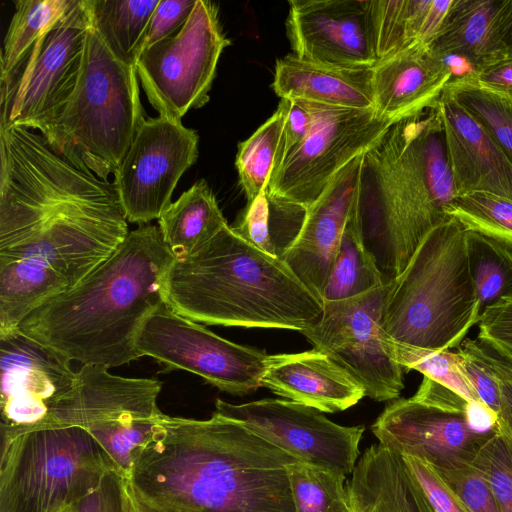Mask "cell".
Wrapping results in <instances>:
<instances>
[{
    "instance_id": "18",
    "label": "cell",
    "mask_w": 512,
    "mask_h": 512,
    "mask_svg": "<svg viewBox=\"0 0 512 512\" xmlns=\"http://www.w3.org/2000/svg\"><path fill=\"white\" fill-rule=\"evenodd\" d=\"M286 31L300 59L345 67L377 64L370 0H292Z\"/></svg>"
},
{
    "instance_id": "38",
    "label": "cell",
    "mask_w": 512,
    "mask_h": 512,
    "mask_svg": "<svg viewBox=\"0 0 512 512\" xmlns=\"http://www.w3.org/2000/svg\"><path fill=\"white\" fill-rule=\"evenodd\" d=\"M384 342L392 357L403 368L422 373L450 388L469 402L480 401L462 373L458 352L406 347L390 341L385 335Z\"/></svg>"
},
{
    "instance_id": "51",
    "label": "cell",
    "mask_w": 512,
    "mask_h": 512,
    "mask_svg": "<svg viewBox=\"0 0 512 512\" xmlns=\"http://www.w3.org/2000/svg\"><path fill=\"white\" fill-rule=\"evenodd\" d=\"M495 375V374H494ZM500 388V410L498 413V431L512 443V382L495 375Z\"/></svg>"
},
{
    "instance_id": "46",
    "label": "cell",
    "mask_w": 512,
    "mask_h": 512,
    "mask_svg": "<svg viewBox=\"0 0 512 512\" xmlns=\"http://www.w3.org/2000/svg\"><path fill=\"white\" fill-rule=\"evenodd\" d=\"M459 364L479 400L496 414L500 410V388L496 376L477 358L458 348Z\"/></svg>"
},
{
    "instance_id": "20",
    "label": "cell",
    "mask_w": 512,
    "mask_h": 512,
    "mask_svg": "<svg viewBox=\"0 0 512 512\" xmlns=\"http://www.w3.org/2000/svg\"><path fill=\"white\" fill-rule=\"evenodd\" d=\"M364 153L342 168L307 209L299 234L281 258L322 302L346 221L359 194Z\"/></svg>"
},
{
    "instance_id": "40",
    "label": "cell",
    "mask_w": 512,
    "mask_h": 512,
    "mask_svg": "<svg viewBox=\"0 0 512 512\" xmlns=\"http://www.w3.org/2000/svg\"><path fill=\"white\" fill-rule=\"evenodd\" d=\"M470 512H499L491 486L472 464L436 469Z\"/></svg>"
},
{
    "instance_id": "36",
    "label": "cell",
    "mask_w": 512,
    "mask_h": 512,
    "mask_svg": "<svg viewBox=\"0 0 512 512\" xmlns=\"http://www.w3.org/2000/svg\"><path fill=\"white\" fill-rule=\"evenodd\" d=\"M444 92L485 128L512 163V100L465 79L451 80Z\"/></svg>"
},
{
    "instance_id": "12",
    "label": "cell",
    "mask_w": 512,
    "mask_h": 512,
    "mask_svg": "<svg viewBox=\"0 0 512 512\" xmlns=\"http://www.w3.org/2000/svg\"><path fill=\"white\" fill-rule=\"evenodd\" d=\"M307 103L313 117L310 132L271 175L266 188L270 195L306 209L342 168L396 123L374 110Z\"/></svg>"
},
{
    "instance_id": "3",
    "label": "cell",
    "mask_w": 512,
    "mask_h": 512,
    "mask_svg": "<svg viewBox=\"0 0 512 512\" xmlns=\"http://www.w3.org/2000/svg\"><path fill=\"white\" fill-rule=\"evenodd\" d=\"M176 257L157 225L128 232L76 286L46 301L18 329L82 365L118 367L140 356L137 335L164 305V280Z\"/></svg>"
},
{
    "instance_id": "52",
    "label": "cell",
    "mask_w": 512,
    "mask_h": 512,
    "mask_svg": "<svg viewBox=\"0 0 512 512\" xmlns=\"http://www.w3.org/2000/svg\"><path fill=\"white\" fill-rule=\"evenodd\" d=\"M127 494L130 512H165L140 495L130 484L129 480L127 486Z\"/></svg>"
},
{
    "instance_id": "7",
    "label": "cell",
    "mask_w": 512,
    "mask_h": 512,
    "mask_svg": "<svg viewBox=\"0 0 512 512\" xmlns=\"http://www.w3.org/2000/svg\"><path fill=\"white\" fill-rule=\"evenodd\" d=\"M413 116L391 125L363 157L359 184L363 235L384 284L404 271L428 233L448 217L433 204L424 180L413 139Z\"/></svg>"
},
{
    "instance_id": "17",
    "label": "cell",
    "mask_w": 512,
    "mask_h": 512,
    "mask_svg": "<svg viewBox=\"0 0 512 512\" xmlns=\"http://www.w3.org/2000/svg\"><path fill=\"white\" fill-rule=\"evenodd\" d=\"M1 430L53 426L77 384L71 361L19 329L0 335Z\"/></svg>"
},
{
    "instance_id": "25",
    "label": "cell",
    "mask_w": 512,
    "mask_h": 512,
    "mask_svg": "<svg viewBox=\"0 0 512 512\" xmlns=\"http://www.w3.org/2000/svg\"><path fill=\"white\" fill-rule=\"evenodd\" d=\"M351 512H435L402 455L368 447L347 481Z\"/></svg>"
},
{
    "instance_id": "47",
    "label": "cell",
    "mask_w": 512,
    "mask_h": 512,
    "mask_svg": "<svg viewBox=\"0 0 512 512\" xmlns=\"http://www.w3.org/2000/svg\"><path fill=\"white\" fill-rule=\"evenodd\" d=\"M478 338L512 354V298L486 310L478 322Z\"/></svg>"
},
{
    "instance_id": "49",
    "label": "cell",
    "mask_w": 512,
    "mask_h": 512,
    "mask_svg": "<svg viewBox=\"0 0 512 512\" xmlns=\"http://www.w3.org/2000/svg\"><path fill=\"white\" fill-rule=\"evenodd\" d=\"M496 53L512 56V0H498L493 30V54Z\"/></svg>"
},
{
    "instance_id": "2",
    "label": "cell",
    "mask_w": 512,
    "mask_h": 512,
    "mask_svg": "<svg viewBox=\"0 0 512 512\" xmlns=\"http://www.w3.org/2000/svg\"><path fill=\"white\" fill-rule=\"evenodd\" d=\"M295 461L217 412L162 414L128 480L165 512H296L287 473Z\"/></svg>"
},
{
    "instance_id": "14",
    "label": "cell",
    "mask_w": 512,
    "mask_h": 512,
    "mask_svg": "<svg viewBox=\"0 0 512 512\" xmlns=\"http://www.w3.org/2000/svg\"><path fill=\"white\" fill-rule=\"evenodd\" d=\"M387 284L362 294L323 302L319 321L302 333L314 349L328 355L360 383L375 401L398 398L403 367L384 342L381 314Z\"/></svg>"
},
{
    "instance_id": "19",
    "label": "cell",
    "mask_w": 512,
    "mask_h": 512,
    "mask_svg": "<svg viewBox=\"0 0 512 512\" xmlns=\"http://www.w3.org/2000/svg\"><path fill=\"white\" fill-rule=\"evenodd\" d=\"M371 430L380 444L424 459L435 469L471 463L492 435L474 433L463 413L445 411L412 397L387 405Z\"/></svg>"
},
{
    "instance_id": "11",
    "label": "cell",
    "mask_w": 512,
    "mask_h": 512,
    "mask_svg": "<svg viewBox=\"0 0 512 512\" xmlns=\"http://www.w3.org/2000/svg\"><path fill=\"white\" fill-rule=\"evenodd\" d=\"M228 45L218 8L197 0L179 30L139 55L135 63L139 82L160 117L181 121L189 109L209 101L218 60Z\"/></svg>"
},
{
    "instance_id": "13",
    "label": "cell",
    "mask_w": 512,
    "mask_h": 512,
    "mask_svg": "<svg viewBox=\"0 0 512 512\" xmlns=\"http://www.w3.org/2000/svg\"><path fill=\"white\" fill-rule=\"evenodd\" d=\"M139 356H150L164 371L182 369L221 391L244 395L261 387L269 354L224 339L165 304L143 323L136 339Z\"/></svg>"
},
{
    "instance_id": "50",
    "label": "cell",
    "mask_w": 512,
    "mask_h": 512,
    "mask_svg": "<svg viewBox=\"0 0 512 512\" xmlns=\"http://www.w3.org/2000/svg\"><path fill=\"white\" fill-rule=\"evenodd\" d=\"M465 418L470 429L478 435H491L497 430L498 414L481 401L468 402Z\"/></svg>"
},
{
    "instance_id": "43",
    "label": "cell",
    "mask_w": 512,
    "mask_h": 512,
    "mask_svg": "<svg viewBox=\"0 0 512 512\" xmlns=\"http://www.w3.org/2000/svg\"><path fill=\"white\" fill-rule=\"evenodd\" d=\"M196 1L160 0L150 18L137 58L144 50L179 30L191 15Z\"/></svg>"
},
{
    "instance_id": "29",
    "label": "cell",
    "mask_w": 512,
    "mask_h": 512,
    "mask_svg": "<svg viewBox=\"0 0 512 512\" xmlns=\"http://www.w3.org/2000/svg\"><path fill=\"white\" fill-rule=\"evenodd\" d=\"M307 209L272 196L264 188L231 228L266 254L282 258L303 225Z\"/></svg>"
},
{
    "instance_id": "23",
    "label": "cell",
    "mask_w": 512,
    "mask_h": 512,
    "mask_svg": "<svg viewBox=\"0 0 512 512\" xmlns=\"http://www.w3.org/2000/svg\"><path fill=\"white\" fill-rule=\"evenodd\" d=\"M451 79L442 58L413 47L373 67L374 111L397 122L436 108Z\"/></svg>"
},
{
    "instance_id": "48",
    "label": "cell",
    "mask_w": 512,
    "mask_h": 512,
    "mask_svg": "<svg viewBox=\"0 0 512 512\" xmlns=\"http://www.w3.org/2000/svg\"><path fill=\"white\" fill-rule=\"evenodd\" d=\"M414 400L449 412L463 413L469 401L450 388L424 376Z\"/></svg>"
},
{
    "instance_id": "5",
    "label": "cell",
    "mask_w": 512,
    "mask_h": 512,
    "mask_svg": "<svg viewBox=\"0 0 512 512\" xmlns=\"http://www.w3.org/2000/svg\"><path fill=\"white\" fill-rule=\"evenodd\" d=\"M466 230L447 217L424 238L404 271L387 284L381 327L411 348H459L479 310L469 270Z\"/></svg>"
},
{
    "instance_id": "6",
    "label": "cell",
    "mask_w": 512,
    "mask_h": 512,
    "mask_svg": "<svg viewBox=\"0 0 512 512\" xmlns=\"http://www.w3.org/2000/svg\"><path fill=\"white\" fill-rule=\"evenodd\" d=\"M145 120L135 65L114 55L91 18L77 86L43 138L76 168L108 180Z\"/></svg>"
},
{
    "instance_id": "1",
    "label": "cell",
    "mask_w": 512,
    "mask_h": 512,
    "mask_svg": "<svg viewBox=\"0 0 512 512\" xmlns=\"http://www.w3.org/2000/svg\"><path fill=\"white\" fill-rule=\"evenodd\" d=\"M114 182L86 173L26 128L0 138V335L76 286L128 234Z\"/></svg>"
},
{
    "instance_id": "27",
    "label": "cell",
    "mask_w": 512,
    "mask_h": 512,
    "mask_svg": "<svg viewBox=\"0 0 512 512\" xmlns=\"http://www.w3.org/2000/svg\"><path fill=\"white\" fill-rule=\"evenodd\" d=\"M158 226L176 259L197 252L228 226L205 180L196 182L162 213Z\"/></svg>"
},
{
    "instance_id": "16",
    "label": "cell",
    "mask_w": 512,
    "mask_h": 512,
    "mask_svg": "<svg viewBox=\"0 0 512 512\" xmlns=\"http://www.w3.org/2000/svg\"><path fill=\"white\" fill-rule=\"evenodd\" d=\"M198 139L181 121L158 116L141 124L113 174L128 222L148 224L170 206L180 177L196 162Z\"/></svg>"
},
{
    "instance_id": "33",
    "label": "cell",
    "mask_w": 512,
    "mask_h": 512,
    "mask_svg": "<svg viewBox=\"0 0 512 512\" xmlns=\"http://www.w3.org/2000/svg\"><path fill=\"white\" fill-rule=\"evenodd\" d=\"M74 0H17L0 56V80L9 77L35 44L69 11Z\"/></svg>"
},
{
    "instance_id": "15",
    "label": "cell",
    "mask_w": 512,
    "mask_h": 512,
    "mask_svg": "<svg viewBox=\"0 0 512 512\" xmlns=\"http://www.w3.org/2000/svg\"><path fill=\"white\" fill-rule=\"evenodd\" d=\"M215 408L298 461L344 475L352 474L358 461L363 425L342 426L315 408L274 398L243 404L217 399Z\"/></svg>"
},
{
    "instance_id": "26",
    "label": "cell",
    "mask_w": 512,
    "mask_h": 512,
    "mask_svg": "<svg viewBox=\"0 0 512 512\" xmlns=\"http://www.w3.org/2000/svg\"><path fill=\"white\" fill-rule=\"evenodd\" d=\"M453 0H370L377 63L416 46H427Z\"/></svg>"
},
{
    "instance_id": "22",
    "label": "cell",
    "mask_w": 512,
    "mask_h": 512,
    "mask_svg": "<svg viewBox=\"0 0 512 512\" xmlns=\"http://www.w3.org/2000/svg\"><path fill=\"white\" fill-rule=\"evenodd\" d=\"M261 387L327 413L344 411L366 396L358 381L316 349L269 355Z\"/></svg>"
},
{
    "instance_id": "37",
    "label": "cell",
    "mask_w": 512,
    "mask_h": 512,
    "mask_svg": "<svg viewBox=\"0 0 512 512\" xmlns=\"http://www.w3.org/2000/svg\"><path fill=\"white\" fill-rule=\"evenodd\" d=\"M445 215L466 231H475L512 245V200L488 192L457 196Z\"/></svg>"
},
{
    "instance_id": "28",
    "label": "cell",
    "mask_w": 512,
    "mask_h": 512,
    "mask_svg": "<svg viewBox=\"0 0 512 512\" xmlns=\"http://www.w3.org/2000/svg\"><path fill=\"white\" fill-rule=\"evenodd\" d=\"M498 0H453L428 50L442 58L455 56L475 67L493 54Z\"/></svg>"
},
{
    "instance_id": "32",
    "label": "cell",
    "mask_w": 512,
    "mask_h": 512,
    "mask_svg": "<svg viewBox=\"0 0 512 512\" xmlns=\"http://www.w3.org/2000/svg\"><path fill=\"white\" fill-rule=\"evenodd\" d=\"M466 248L481 315L512 298V245L490 236L466 231Z\"/></svg>"
},
{
    "instance_id": "10",
    "label": "cell",
    "mask_w": 512,
    "mask_h": 512,
    "mask_svg": "<svg viewBox=\"0 0 512 512\" xmlns=\"http://www.w3.org/2000/svg\"><path fill=\"white\" fill-rule=\"evenodd\" d=\"M90 24L89 0H74L22 64L0 80V125L47 134L77 86Z\"/></svg>"
},
{
    "instance_id": "44",
    "label": "cell",
    "mask_w": 512,
    "mask_h": 512,
    "mask_svg": "<svg viewBox=\"0 0 512 512\" xmlns=\"http://www.w3.org/2000/svg\"><path fill=\"white\" fill-rule=\"evenodd\" d=\"M461 79L512 100V56L490 55L476 65L470 76Z\"/></svg>"
},
{
    "instance_id": "24",
    "label": "cell",
    "mask_w": 512,
    "mask_h": 512,
    "mask_svg": "<svg viewBox=\"0 0 512 512\" xmlns=\"http://www.w3.org/2000/svg\"><path fill=\"white\" fill-rule=\"evenodd\" d=\"M272 88L281 99L374 110L373 67L327 65L289 54L277 60Z\"/></svg>"
},
{
    "instance_id": "9",
    "label": "cell",
    "mask_w": 512,
    "mask_h": 512,
    "mask_svg": "<svg viewBox=\"0 0 512 512\" xmlns=\"http://www.w3.org/2000/svg\"><path fill=\"white\" fill-rule=\"evenodd\" d=\"M161 382L113 375L101 366L82 365L77 384L57 408L53 426H78L105 450L129 479L134 461L163 414L157 406Z\"/></svg>"
},
{
    "instance_id": "45",
    "label": "cell",
    "mask_w": 512,
    "mask_h": 512,
    "mask_svg": "<svg viewBox=\"0 0 512 512\" xmlns=\"http://www.w3.org/2000/svg\"><path fill=\"white\" fill-rule=\"evenodd\" d=\"M312 122L313 117L308 103L303 100H290L271 175L278 170L287 155L306 138Z\"/></svg>"
},
{
    "instance_id": "35",
    "label": "cell",
    "mask_w": 512,
    "mask_h": 512,
    "mask_svg": "<svg viewBox=\"0 0 512 512\" xmlns=\"http://www.w3.org/2000/svg\"><path fill=\"white\" fill-rule=\"evenodd\" d=\"M287 473L296 512H351L346 475L301 461Z\"/></svg>"
},
{
    "instance_id": "42",
    "label": "cell",
    "mask_w": 512,
    "mask_h": 512,
    "mask_svg": "<svg viewBox=\"0 0 512 512\" xmlns=\"http://www.w3.org/2000/svg\"><path fill=\"white\" fill-rule=\"evenodd\" d=\"M401 455L435 512H470L430 463L416 456Z\"/></svg>"
},
{
    "instance_id": "41",
    "label": "cell",
    "mask_w": 512,
    "mask_h": 512,
    "mask_svg": "<svg viewBox=\"0 0 512 512\" xmlns=\"http://www.w3.org/2000/svg\"><path fill=\"white\" fill-rule=\"evenodd\" d=\"M127 486L128 478L112 470L93 491L61 512H130Z\"/></svg>"
},
{
    "instance_id": "8",
    "label": "cell",
    "mask_w": 512,
    "mask_h": 512,
    "mask_svg": "<svg viewBox=\"0 0 512 512\" xmlns=\"http://www.w3.org/2000/svg\"><path fill=\"white\" fill-rule=\"evenodd\" d=\"M0 512H61L117 470L78 426L1 430Z\"/></svg>"
},
{
    "instance_id": "31",
    "label": "cell",
    "mask_w": 512,
    "mask_h": 512,
    "mask_svg": "<svg viewBox=\"0 0 512 512\" xmlns=\"http://www.w3.org/2000/svg\"><path fill=\"white\" fill-rule=\"evenodd\" d=\"M160 0H89L94 26L120 60L135 65L150 18Z\"/></svg>"
},
{
    "instance_id": "30",
    "label": "cell",
    "mask_w": 512,
    "mask_h": 512,
    "mask_svg": "<svg viewBox=\"0 0 512 512\" xmlns=\"http://www.w3.org/2000/svg\"><path fill=\"white\" fill-rule=\"evenodd\" d=\"M382 284L376 259L364 241L358 194L326 282L323 302L353 297Z\"/></svg>"
},
{
    "instance_id": "21",
    "label": "cell",
    "mask_w": 512,
    "mask_h": 512,
    "mask_svg": "<svg viewBox=\"0 0 512 512\" xmlns=\"http://www.w3.org/2000/svg\"><path fill=\"white\" fill-rule=\"evenodd\" d=\"M436 110L457 195L488 192L512 200V163L485 128L444 91Z\"/></svg>"
},
{
    "instance_id": "4",
    "label": "cell",
    "mask_w": 512,
    "mask_h": 512,
    "mask_svg": "<svg viewBox=\"0 0 512 512\" xmlns=\"http://www.w3.org/2000/svg\"><path fill=\"white\" fill-rule=\"evenodd\" d=\"M164 304L208 325L279 328L315 325L323 302L280 258L226 226L197 252L175 259L164 280Z\"/></svg>"
},
{
    "instance_id": "39",
    "label": "cell",
    "mask_w": 512,
    "mask_h": 512,
    "mask_svg": "<svg viewBox=\"0 0 512 512\" xmlns=\"http://www.w3.org/2000/svg\"><path fill=\"white\" fill-rule=\"evenodd\" d=\"M487 479L499 512H512V443L498 429L471 462Z\"/></svg>"
},
{
    "instance_id": "34",
    "label": "cell",
    "mask_w": 512,
    "mask_h": 512,
    "mask_svg": "<svg viewBox=\"0 0 512 512\" xmlns=\"http://www.w3.org/2000/svg\"><path fill=\"white\" fill-rule=\"evenodd\" d=\"M289 105V99H281L274 114L238 146L235 165L247 203L267 188Z\"/></svg>"
}]
</instances>
